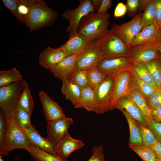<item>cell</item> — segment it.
<instances>
[{"label":"cell","mask_w":161,"mask_h":161,"mask_svg":"<svg viewBox=\"0 0 161 161\" xmlns=\"http://www.w3.org/2000/svg\"><path fill=\"white\" fill-rule=\"evenodd\" d=\"M84 145L82 141L74 139L68 133L55 147V151L58 155L66 160L71 154L82 148Z\"/></svg>","instance_id":"d6986e66"},{"label":"cell","mask_w":161,"mask_h":161,"mask_svg":"<svg viewBox=\"0 0 161 161\" xmlns=\"http://www.w3.org/2000/svg\"><path fill=\"white\" fill-rule=\"evenodd\" d=\"M78 55L67 56L50 70L55 77L61 80L68 78L75 70Z\"/></svg>","instance_id":"44dd1931"},{"label":"cell","mask_w":161,"mask_h":161,"mask_svg":"<svg viewBox=\"0 0 161 161\" xmlns=\"http://www.w3.org/2000/svg\"><path fill=\"white\" fill-rule=\"evenodd\" d=\"M143 13L135 16L129 21L118 24H113L111 30L123 42L129 49L135 37L141 31V21Z\"/></svg>","instance_id":"52a82bcc"},{"label":"cell","mask_w":161,"mask_h":161,"mask_svg":"<svg viewBox=\"0 0 161 161\" xmlns=\"http://www.w3.org/2000/svg\"><path fill=\"white\" fill-rule=\"evenodd\" d=\"M156 7L155 21L159 26L161 24V0H154Z\"/></svg>","instance_id":"f6af8a7d"},{"label":"cell","mask_w":161,"mask_h":161,"mask_svg":"<svg viewBox=\"0 0 161 161\" xmlns=\"http://www.w3.org/2000/svg\"><path fill=\"white\" fill-rule=\"evenodd\" d=\"M58 13L50 8L42 0H35L25 22L30 31L33 32L53 24Z\"/></svg>","instance_id":"7a4b0ae2"},{"label":"cell","mask_w":161,"mask_h":161,"mask_svg":"<svg viewBox=\"0 0 161 161\" xmlns=\"http://www.w3.org/2000/svg\"><path fill=\"white\" fill-rule=\"evenodd\" d=\"M151 113L152 119L161 123V107L151 110Z\"/></svg>","instance_id":"7dc6e473"},{"label":"cell","mask_w":161,"mask_h":161,"mask_svg":"<svg viewBox=\"0 0 161 161\" xmlns=\"http://www.w3.org/2000/svg\"><path fill=\"white\" fill-rule=\"evenodd\" d=\"M3 156L0 155V161H4V159L2 158Z\"/></svg>","instance_id":"db71d44e"},{"label":"cell","mask_w":161,"mask_h":161,"mask_svg":"<svg viewBox=\"0 0 161 161\" xmlns=\"http://www.w3.org/2000/svg\"><path fill=\"white\" fill-rule=\"evenodd\" d=\"M133 64L128 56H125L112 58H103L99 61L96 67L108 76L130 70Z\"/></svg>","instance_id":"8fae6325"},{"label":"cell","mask_w":161,"mask_h":161,"mask_svg":"<svg viewBox=\"0 0 161 161\" xmlns=\"http://www.w3.org/2000/svg\"><path fill=\"white\" fill-rule=\"evenodd\" d=\"M75 107L84 108L88 112L97 113V105L93 90L89 86L81 89L80 98Z\"/></svg>","instance_id":"603a6c76"},{"label":"cell","mask_w":161,"mask_h":161,"mask_svg":"<svg viewBox=\"0 0 161 161\" xmlns=\"http://www.w3.org/2000/svg\"><path fill=\"white\" fill-rule=\"evenodd\" d=\"M68 56L61 46L57 48L49 46L40 53L39 63L44 68L50 70L62 59Z\"/></svg>","instance_id":"5bb4252c"},{"label":"cell","mask_w":161,"mask_h":161,"mask_svg":"<svg viewBox=\"0 0 161 161\" xmlns=\"http://www.w3.org/2000/svg\"><path fill=\"white\" fill-rule=\"evenodd\" d=\"M78 7L74 10L68 9L62 14L64 18L68 20L69 24L66 30L69 33L77 31L80 21L84 16L91 12H94L91 0H80Z\"/></svg>","instance_id":"30bf717a"},{"label":"cell","mask_w":161,"mask_h":161,"mask_svg":"<svg viewBox=\"0 0 161 161\" xmlns=\"http://www.w3.org/2000/svg\"><path fill=\"white\" fill-rule=\"evenodd\" d=\"M126 111L133 118L143 125L147 126L148 119L143 114L129 95L120 98L115 103L113 109Z\"/></svg>","instance_id":"e0dca14e"},{"label":"cell","mask_w":161,"mask_h":161,"mask_svg":"<svg viewBox=\"0 0 161 161\" xmlns=\"http://www.w3.org/2000/svg\"><path fill=\"white\" fill-rule=\"evenodd\" d=\"M23 87L22 81L0 87V107L6 119L11 118L17 108V101Z\"/></svg>","instance_id":"5b68a950"},{"label":"cell","mask_w":161,"mask_h":161,"mask_svg":"<svg viewBox=\"0 0 161 161\" xmlns=\"http://www.w3.org/2000/svg\"><path fill=\"white\" fill-rule=\"evenodd\" d=\"M102 2V0H92V4L94 7V10L97 11L99 9Z\"/></svg>","instance_id":"681fc988"},{"label":"cell","mask_w":161,"mask_h":161,"mask_svg":"<svg viewBox=\"0 0 161 161\" xmlns=\"http://www.w3.org/2000/svg\"><path fill=\"white\" fill-rule=\"evenodd\" d=\"M116 74L108 75L104 80L93 90L97 105V114H103L111 111Z\"/></svg>","instance_id":"8992f818"},{"label":"cell","mask_w":161,"mask_h":161,"mask_svg":"<svg viewBox=\"0 0 161 161\" xmlns=\"http://www.w3.org/2000/svg\"><path fill=\"white\" fill-rule=\"evenodd\" d=\"M151 147L156 154L158 159L161 160V143L157 141Z\"/></svg>","instance_id":"c3c4849f"},{"label":"cell","mask_w":161,"mask_h":161,"mask_svg":"<svg viewBox=\"0 0 161 161\" xmlns=\"http://www.w3.org/2000/svg\"><path fill=\"white\" fill-rule=\"evenodd\" d=\"M22 83V92L18 99L17 107L23 109L31 116L34 107L33 99L31 95L27 83L24 79Z\"/></svg>","instance_id":"484cf974"},{"label":"cell","mask_w":161,"mask_h":161,"mask_svg":"<svg viewBox=\"0 0 161 161\" xmlns=\"http://www.w3.org/2000/svg\"><path fill=\"white\" fill-rule=\"evenodd\" d=\"M7 134L4 146L0 152L3 156L8 155L12 150L16 149L25 150L27 147L32 145L21 128L15 120L13 115L6 119Z\"/></svg>","instance_id":"3957f363"},{"label":"cell","mask_w":161,"mask_h":161,"mask_svg":"<svg viewBox=\"0 0 161 161\" xmlns=\"http://www.w3.org/2000/svg\"><path fill=\"white\" fill-rule=\"evenodd\" d=\"M126 117L129 126L130 137L129 145H142V140L139 127L137 121L126 111H121Z\"/></svg>","instance_id":"d4e9b609"},{"label":"cell","mask_w":161,"mask_h":161,"mask_svg":"<svg viewBox=\"0 0 161 161\" xmlns=\"http://www.w3.org/2000/svg\"><path fill=\"white\" fill-rule=\"evenodd\" d=\"M160 38L159 26L154 22L141 31L133 39L130 47L156 41Z\"/></svg>","instance_id":"7402d4cb"},{"label":"cell","mask_w":161,"mask_h":161,"mask_svg":"<svg viewBox=\"0 0 161 161\" xmlns=\"http://www.w3.org/2000/svg\"><path fill=\"white\" fill-rule=\"evenodd\" d=\"M158 59L160 63V64L161 65V55L160 53L158 51Z\"/></svg>","instance_id":"816d5d0a"},{"label":"cell","mask_w":161,"mask_h":161,"mask_svg":"<svg viewBox=\"0 0 161 161\" xmlns=\"http://www.w3.org/2000/svg\"><path fill=\"white\" fill-rule=\"evenodd\" d=\"M159 28L160 34V38H161V24L159 26Z\"/></svg>","instance_id":"f5cc1de1"},{"label":"cell","mask_w":161,"mask_h":161,"mask_svg":"<svg viewBox=\"0 0 161 161\" xmlns=\"http://www.w3.org/2000/svg\"><path fill=\"white\" fill-rule=\"evenodd\" d=\"M160 90H161V87H160Z\"/></svg>","instance_id":"9f6ffc18"},{"label":"cell","mask_w":161,"mask_h":161,"mask_svg":"<svg viewBox=\"0 0 161 161\" xmlns=\"http://www.w3.org/2000/svg\"><path fill=\"white\" fill-rule=\"evenodd\" d=\"M69 77L81 89L89 86L86 70L74 71Z\"/></svg>","instance_id":"f35d334b"},{"label":"cell","mask_w":161,"mask_h":161,"mask_svg":"<svg viewBox=\"0 0 161 161\" xmlns=\"http://www.w3.org/2000/svg\"><path fill=\"white\" fill-rule=\"evenodd\" d=\"M148 0H127L125 4L128 10V16L134 17L139 11L144 10Z\"/></svg>","instance_id":"74e56055"},{"label":"cell","mask_w":161,"mask_h":161,"mask_svg":"<svg viewBox=\"0 0 161 161\" xmlns=\"http://www.w3.org/2000/svg\"><path fill=\"white\" fill-rule=\"evenodd\" d=\"M95 41L104 58L128 56L129 49L111 30L105 35Z\"/></svg>","instance_id":"277c9868"},{"label":"cell","mask_w":161,"mask_h":161,"mask_svg":"<svg viewBox=\"0 0 161 161\" xmlns=\"http://www.w3.org/2000/svg\"><path fill=\"white\" fill-rule=\"evenodd\" d=\"M157 50L161 55V38L158 39L157 41Z\"/></svg>","instance_id":"f907efd6"},{"label":"cell","mask_w":161,"mask_h":161,"mask_svg":"<svg viewBox=\"0 0 161 161\" xmlns=\"http://www.w3.org/2000/svg\"><path fill=\"white\" fill-rule=\"evenodd\" d=\"M131 90L130 70L119 72L116 75L111 111L120 97L129 95Z\"/></svg>","instance_id":"9a60e30c"},{"label":"cell","mask_w":161,"mask_h":161,"mask_svg":"<svg viewBox=\"0 0 161 161\" xmlns=\"http://www.w3.org/2000/svg\"><path fill=\"white\" fill-rule=\"evenodd\" d=\"M139 127L142 140V145L151 147L157 140L154 134L149 128L137 121Z\"/></svg>","instance_id":"8d00e7d4"},{"label":"cell","mask_w":161,"mask_h":161,"mask_svg":"<svg viewBox=\"0 0 161 161\" xmlns=\"http://www.w3.org/2000/svg\"><path fill=\"white\" fill-rule=\"evenodd\" d=\"M110 16L107 12L101 13L91 12L81 19L77 32L92 41L99 39L110 30L108 29Z\"/></svg>","instance_id":"6da1fadb"},{"label":"cell","mask_w":161,"mask_h":161,"mask_svg":"<svg viewBox=\"0 0 161 161\" xmlns=\"http://www.w3.org/2000/svg\"><path fill=\"white\" fill-rule=\"evenodd\" d=\"M61 92L65 98L75 107L80 97L81 89L69 77L62 80Z\"/></svg>","instance_id":"cb8c5ba5"},{"label":"cell","mask_w":161,"mask_h":161,"mask_svg":"<svg viewBox=\"0 0 161 161\" xmlns=\"http://www.w3.org/2000/svg\"><path fill=\"white\" fill-rule=\"evenodd\" d=\"M130 148L136 153L143 161H157L158 159L151 147L143 145H129Z\"/></svg>","instance_id":"836d02e7"},{"label":"cell","mask_w":161,"mask_h":161,"mask_svg":"<svg viewBox=\"0 0 161 161\" xmlns=\"http://www.w3.org/2000/svg\"><path fill=\"white\" fill-rule=\"evenodd\" d=\"M92 41L75 31L69 33L68 40L61 46L69 56L78 55L83 52Z\"/></svg>","instance_id":"ac0fdd59"},{"label":"cell","mask_w":161,"mask_h":161,"mask_svg":"<svg viewBox=\"0 0 161 161\" xmlns=\"http://www.w3.org/2000/svg\"><path fill=\"white\" fill-rule=\"evenodd\" d=\"M127 9L125 4L119 3L117 5L114 12V16L116 18L120 17L126 13Z\"/></svg>","instance_id":"ee69618b"},{"label":"cell","mask_w":161,"mask_h":161,"mask_svg":"<svg viewBox=\"0 0 161 161\" xmlns=\"http://www.w3.org/2000/svg\"><path fill=\"white\" fill-rule=\"evenodd\" d=\"M5 7L21 23H24L35 0H2Z\"/></svg>","instance_id":"4fadbf2b"},{"label":"cell","mask_w":161,"mask_h":161,"mask_svg":"<svg viewBox=\"0 0 161 161\" xmlns=\"http://www.w3.org/2000/svg\"><path fill=\"white\" fill-rule=\"evenodd\" d=\"M147 102L151 110L161 107V90L156 89L147 99Z\"/></svg>","instance_id":"ab89813d"},{"label":"cell","mask_w":161,"mask_h":161,"mask_svg":"<svg viewBox=\"0 0 161 161\" xmlns=\"http://www.w3.org/2000/svg\"><path fill=\"white\" fill-rule=\"evenodd\" d=\"M41 103L44 114L47 121H53L66 117L61 108L43 91L38 94Z\"/></svg>","instance_id":"2e32d148"},{"label":"cell","mask_w":161,"mask_h":161,"mask_svg":"<svg viewBox=\"0 0 161 161\" xmlns=\"http://www.w3.org/2000/svg\"><path fill=\"white\" fill-rule=\"evenodd\" d=\"M86 71L89 86L93 90L103 82L107 76L96 67H92Z\"/></svg>","instance_id":"d6a6232c"},{"label":"cell","mask_w":161,"mask_h":161,"mask_svg":"<svg viewBox=\"0 0 161 161\" xmlns=\"http://www.w3.org/2000/svg\"><path fill=\"white\" fill-rule=\"evenodd\" d=\"M112 5V0H102L100 6L96 13H101L107 12V10L111 8Z\"/></svg>","instance_id":"bcb514c9"},{"label":"cell","mask_w":161,"mask_h":161,"mask_svg":"<svg viewBox=\"0 0 161 161\" xmlns=\"http://www.w3.org/2000/svg\"><path fill=\"white\" fill-rule=\"evenodd\" d=\"M73 122L72 118L67 117L63 119L47 121V138L55 147L69 133L68 129Z\"/></svg>","instance_id":"7c38bea8"},{"label":"cell","mask_w":161,"mask_h":161,"mask_svg":"<svg viewBox=\"0 0 161 161\" xmlns=\"http://www.w3.org/2000/svg\"><path fill=\"white\" fill-rule=\"evenodd\" d=\"M103 58V55L95 40L92 41L83 52L78 54L74 71L86 70L96 67L99 61Z\"/></svg>","instance_id":"ba28073f"},{"label":"cell","mask_w":161,"mask_h":161,"mask_svg":"<svg viewBox=\"0 0 161 161\" xmlns=\"http://www.w3.org/2000/svg\"><path fill=\"white\" fill-rule=\"evenodd\" d=\"M23 80L20 72L15 67L0 71V87L14 83L22 81Z\"/></svg>","instance_id":"f1b7e54d"},{"label":"cell","mask_w":161,"mask_h":161,"mask_svg":"<svg viewBox=\"0 0 161 161\" xmlns=\"http://www.w3.org/2000/svg\"><path fill=\"white\" fill-rule=\"evenodd\" d=\"M25 150L36 161H66L58 155L49 153L34 145L27 147Z\"/></svg>","instance_id":"83f0119b"},{"label":"cell","mask_w":161,"mask_h":161,"mask_svg":"<svg viewBox=\"0 0 161 161\" xmlns=\"http://www.w3.org/2000/svg\"><path fill=\"white\" fill-rule=\"evenodd\" d=\"M7 129L6 118L0 110V152L4 148L6 138Z\"/></svg>","instance_id":"60d3db41"},{"label":"cell","mask_w":161,"mask_h":161,"mask_svg":"<svg viewBox=\"0 0 161 161\" xmlns=\"http://www.w3.org/2000/svg\"><path fill=\"white\" fill-rule=\"evenodd\" d=\"M13 115L16 122L21 128L28 129L32 126L30 122V116L23 109L18 107Z\"/></svg>","instance_id":"d590c367"},{"label":"cell","mask_w":161,"mask_h":161,"mask_svg":"<svg viewBox=\"0 0 161 161\" xmlns=\"http://www.w3.org/2000/svg\"></svg>","instance_id":"6f0895ef"},{"label":"cell","mask_w":161,"mask_h":161,"mask_svg":"<svg viewBox=\"0 0 161 161\" xmlns=\"http://www.w3.org/2000/svg\"><path fill=\"white\" fill-rule=\"evenodd\" d=\"M144 11L141 21V30L155 22L156 7L154 0H148Z\"/></svg>","instance_id":"1f68e13d"},{"label":"cell","mask_w":161,"mask_h":161,"mask_svg":"<svg viewBox=\"0 0 161 161\" xmlns=\"http://www.w3.org/2000/svg\"><path fill=\"white\" fill-rule=\"evenodd\" d=\"M92 154L87 161H105L103 145L95 146L92 149Z\"/></svg>","instance_id":"7bdbcfd3"},{"label":"cell","mask_w":161,"mask_h":161,"mask_svg":"<svg viewBox=\"0 0 161 161\" xmlns=\"http://www.w3.org/2000/svg\"><path fill=\"white\" fill-rule=\"evenodd\" d=\"M157 161H161V160L158 159Z\"/></svg>","instance_id":"11a10c76"},{"label":"cell","mask_w":161,"mask_h":161,"mask_svg":"<svg viewBox=\"0 0 161 161\" xmlns=\"http://www.w3.org/2000/svg\"><path fill=\"white\" fill-rule=\"evenodd\" d=\"M131 69L143 81L156 89H158L152 75L145 64H133Z\"/></svg>","instance_id":"f546056e"},{"label":"cell","mask_w":161,"mask_h":161,"mask_svg":"<svg viewBox=\"0 0 161 161\" xmlns=\"http://www.w3.org/2000/svg\"><path fill=\"white\" fill-rule=\"evenodd\" d=\"M157 41L129 49L128 56L133 64L146 63L158 58Z\"/></svg>","instance_id":"9c48e42d"},{"label":"cell","mask_w":161,"mask_h":161,"mask_svg":"<svg viewBox=\"0 0 161 161\" xmlns=\"http://www.w3.org/2000/svg\"><path fill=\"white\" fill-rule=\"evenodd\" d=\"M29 141L32 145L51 154L58 155L55 151V146L47 138L42 137L34 126L29 129L22 127Z\"/></svg>","instance_id":"ffe728a7"},{"label":"cell","mask_w":161,"mask_h":161,"mask_svg":"<svg viewBox=\"0 0 161 161\" xmlns=\"http://www.w3.org/2000/svg\"><path fill=\"white\" fill-rule=\"evenodd\" d=\"M129 95L146 118L147 119L152 118L151 109L148 106L145 98L139 92L131 88Z\"/></svg>","instance_id":"4dcf8cb0"},{"label":"cell","mask_w":161,"mask_h":161,"mask_svg":"<svg viewBox=\"0 0 161 161\" xmlns=\"http://www.w3.org/2000/svg\"><path fill=\"white\" fill-rule=\"evenodd\" d=\"M147 126L153 132L157 141L161 143V123L152 118L148 119Z\"/></svg>","instance_id":"b9f144b4"},{"label":"cell","mask_w":161,"mask_h":161,"mask_svg":"<svg viewBox=\"0 0 161 161\" xmlns=\"http://www.w3.org/2000/svg\"><path fill=\"white\" fill-rule=\"evenodd\" d=\"M130 75L131 89L139 92L147 100L156 89L141 79L131 69H130Z\"/></svg>","instance_id":"4316f807"},{"label":"cell","mask_w":161,"mask_h":161,"mask_svg":"<svg viewBox=\"0 0 161 161\" xmlns=\"http://www.w3.org/2000/svg\"><path fill=\"white\" fill-rule=\"evenodd\" d=\"M145 64L150 72L157 88L160 89L161 87V65L158 57Z\"/></svg>","instance_id":"e575fe53"}]
</instances>
